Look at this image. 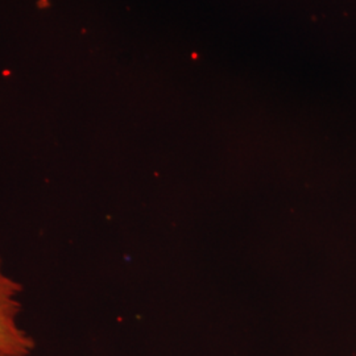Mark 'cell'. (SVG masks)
I'll return each instance as SVG.
<instances>
[{
    "label": "cell",
    "mask_w": 356,
    "mask_h": 356,
    "mask_svg": "<svg viewBox=\"0 0 356 356\" xmlns=\"http://www.w3.org/2000/svg\"><path fill=\"white\" fill-rule=\"evenodd\" d=\"M23 285L8 276L0 256V356H29L36 342L19 323Z\"/></svg>",
    "instance_id": "1"
}]
</instances>
